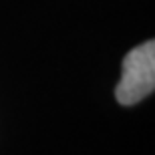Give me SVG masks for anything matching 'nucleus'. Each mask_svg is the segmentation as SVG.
<instances>
[{"instance_id":"f257e3e1","label":"nucleus","mask_w":155,"mask_h":155,"mask_svg":"<svg viewBox=\"0 0 155 155\" xmlns=\"http://www.w3.org/2000/svg\"><path fill=\"white\" fill-rule=\"evenodd\" d=\"M155 87V42L147 40L123 58V75L115 87L121 105H135L149 97Z\"/></svg>"}]
</instances>
